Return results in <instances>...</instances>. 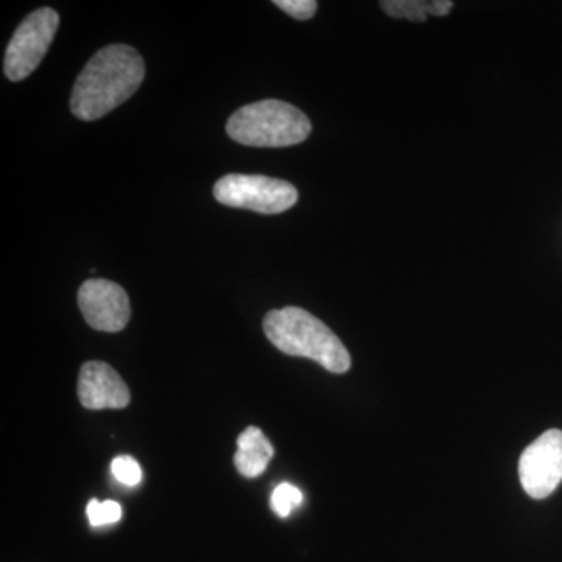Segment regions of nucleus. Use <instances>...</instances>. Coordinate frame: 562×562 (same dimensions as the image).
<instances>
[{
  "label": "nucleus",
  "mask_w": 562,
  "mask_h": 562,
  "mask_svg": "<svg viewBox=\"0 0 562 562\" xmlns=\"http://www.w3.org/2000/svg\"><path fill=\"white\" fill-rule=\"evenodd\" d=\"M144 76L143 57L133 47H103L77 77L70 110L81 121L101 120L135 94Z\"/></svg>",
  "instance_id": "f257e3e1"
},
{
  "label": "nucleus",
  "mask_w": 562,
  "mask_h": 562,
  "mask_svg": "<svg viewBox=\"0 0 562 562\" xmlns=\"http://www.w3.org/2000/svg\"><path fill=\"white\" fill-rule=\"evenodd\" d=\"M262 327L269 341L283 353L310 358L333 373L350 369V353L341 339L305 310L297 306L273 310L266 314Z\"/></svg>",
  "instance_id": "f03ea898"
},
{
  "label": "nucleus",
  "mask_w": 562,
  "mask_h": 562,
  "mask_svg": "<svg viewBox=\"0 0 562 562\" xmlns=\"http://www.w3.org/2000/svg\"><path fill=\"white\" fill-rule=\"evenodd\" d=\"M228 136L250 147H290L312 133V122L291 103L268 99L250 103L232 114Z\"/></svg>",
  "instance_id": "7ed1b4c3"
},
{
  "label": "nucleus",
  "mask_w": 562,
  "mask_h": 562,
  "mask_svg": "<svg viewBox=\"0 0 562 562\" xmlns=\"http://www.w3.org/2000/svg\"><path fill=\"white\" fill-rule=\"evenodd\" d=\"M213 192L222 205L262 214L283 213L299 201V192L290 181L246 173L222 177L214 184Z\"/></svg>",
  "instance_id": "20e7f679"
},
{
  "label": "nucleus",
  "mask_w": 562,
  "mask_h": 562,
  "mask_svg": "<svg viewBox=\"0 0 562 562\" xmlns=\"http://www.w3.org/2000/svg\"><path fill=\"white\" fill-rule=\"evenodd\" d=\"M60 16L57 11L40 9L29 14L10 40L3 60V72L11 81H21L38 68L57 35Z\"/></svg>",
  "instance_id": "39448f33"
},
{
  "label": "nucleus",
  "mask_w": 562,
  "mask_h": 562,
  "mask_svg": "<svg viewBox=\"0 0 562 562\" xmlns=\"http://www.w3.org/2000/svg\"><path fill=\"white\" fill-rule=\"evenodd\" d=\"M524 491L536 501L552 495L562 482V431L542 432L524 450L519 460Z\"/></svg>",
  "instance_id": "423d86ee"
},
{
  "label": "nucleus",
  "mask_w": 562,
  "mask_h": 562,
  "mask_svg": "<svg viewBox=\"0 0 562 562\" xmlns=\"http://www.w3.org/2000/svg\"><path fill=\"white\" fill-rule=\"evenodd\" d=\"M79 306L88 325L94 330L121 331L131 321L132 308L127 292L114 281H85L79 291Z\"/></svg>",
  "instance_id": "0eeeda50"
},
{
  "label": "nucleus",
  "mask_w": 562,
  "mask_h": 562,
  "mask_svg": "<svg viewBox=\"0 0 562 562\" xmlns=\"http://www.w3.org/2000/svg\"><path fill=\"white\" fill-rule=\"evenodd\" d=\"M79 401L88 409H121L131 403V391L110 364L90 361L80 369Z\"/></svg>",
  "instance_id": "6e6552de"
},
{
  "label": "nucleus",
  "mask_w": 562,
  "mask_h": 562,
  "mask_svg": "<svg viewBox=\"0 0 562 562\" xmlns=\"http://www.w3.org/2000/svg\"><path fill=\"white\" fill-rule=\"evenodd\" d=\"M273 457V447L265 432L257 427H249L238 438V452L235 465L246 479H257L268 469Z\"/></svg>",
  "instance_id": "1a4fd4ad"
},
{
  "label": "nucleus",
  "mask_w": 562,
  "mask_h": 562,
  "mask_svg": "<svg viewBox=\"0 0 562 562\" xmlns=\"http://www.w3.org/2000/svg\"><path fill=\"white\" fill-rule=\"evenodd\" d=\"M382 9L392 18L424 22L427 16H446L453 9L450 0H384Z\"/></svg>",
  "instance_id": "9d476101"
},
{
  "label": "nucleus",
  "mask_w": 562,
  "mask_h": 562,
  "mask_svg": "<svg viewBox=\"0 0 562 562\" xmlns=\"http://www.w3.org/2000/svg\"><path fill=\"white\" fill-rule=\"evenodd\" d=\"M303 494L299 487L292 486L290 483H281L272 492L271 508L277 516L284 519L290 517L295 508L302 505Z\"/></svg>",
  "instance_id": "9b49d317"
},
{
  "label": "nucleus",
  "mask_w": 562,
  "mask_h": 562,
  "mask_svg": "<svg viewBox=\"0 0 562 562\" xmlns=\"http://www.w3.org/2000/svg\"><path fill=\"white\" fill-rule=\"evenodd\" d=\"M88 519L91 527H105V525L120 522L122 508L120 503L113 501H91L87 506Z\"/></svg>",
  "instance_id": "f8f14e48"
},
{
  "label": "nucleus",
  "mask_w": 562,
  "mask_h": 562,
  "mask_svg": "<svg viewBox=\"0 0 562 562\" xmlns=\"http://www.w3.org/2000/svg\"><path fill=\"white\" fill-rule=\"evenodd\" d=\"M111 472L117 482L125 484V486H138L143 480V471L135 458L132 457H116L111 462Z\"/></svg>",
  "instance_id": "ddd939ff"
},
{
  "label": "nucleus",
  "mask_w": 562,
  "mask_h": 562,
  "mask_svg": "<svg viewBox=\"0 0 562 562\" xmlns=\"http://www.w3.org/2000/svg\"><path fill=\"white\" fill-rule=\"evenodd\" d=\"M273 5L299 21L312 20L317 11L316 0H276Z\"/></svg>",
  "instance_id": "4468645a"
}]
</instances>
